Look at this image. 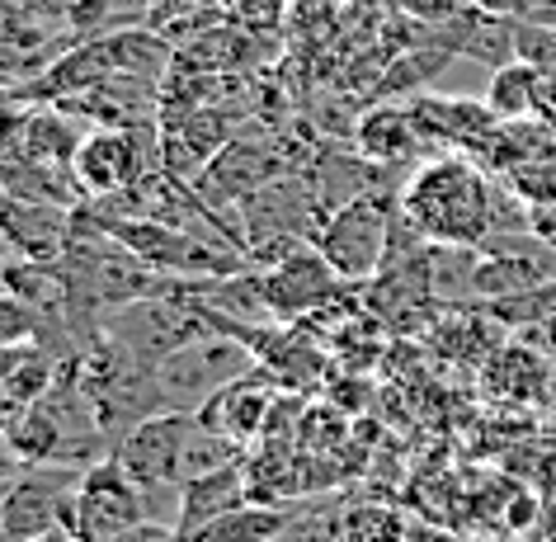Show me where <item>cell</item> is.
<instances>
[{"label": "cell", "mask_w": 556, "mask_h": 542, "mask_svg": "<svg viewBox=\"0 0 556 542\" xmlns=\"http://www.w3.org/2000/svg\"><path fill=\"white\" fill-rule=\"evenodd\" d=\"M396 207L429 245L481 250L495 231V175L467 151L425 156L401 185Z\"/></svg>", "instance_id": "6da1fadb"}, {"label": "cell", "mask_w": 556, "mask_h": 542, "mask_svg": "<svg viewBox=\"0 0 556 542\" xmlns=\"http://www.w3.org/2000/svg\"><path fill=\"white\" fill-rule=\"evenodd\" d=\"M250 368H260V358L250 354L241 340L222 336V330H207V336L185 344L179 354H170L165 364H156V387L165 396V411L199 415L222 387L245 378Z\"/></svg>", "instance_id": "7a4b0ae2"}, {"label": "cell", "mask_w": 556, "mask_h": 542, "mask_svg": "<svg viewBox=\"0 0 556 542\" xmlns=\"http://www.w3.org/2000/svg\"><path fill=\"white\" fill-rule=\"evenodd\" d=\"M392 217H396V199L364 193V199L340 203L321 222L312 245L321 250L326 264L344 283H368L387 264V250H392Z\"/></svg>", "instance_id": "3957f363"}, {"label": "cell", "mask_w": 556, "mask_h": 542, "mask_svg": "<svg viewBox=\"0 0 556 542\" xmlns=\"http://www.w3.org/2000/svg\"><path fill=\"white\" fill-rule=\"evenodd\" d=\"M142 519H151L142 486L123 471L114 453H104L100 463H90L80 471V486L72 495V509H66L62 528L76 542H114Z\"/></svg>", "instance_id": "277c9868"}, {"label": "cell", "mask_w": 556, "mask_h": 542, "mask_svg": "<svg viewBox=\"0 0 556 542\" xmlns=\"http://www.w3.org/2000/svg\"><path fill=\"white\" fill-rule=\"evenodd\" d=\"M283 175H302V161L288 156V147L278 142V137H231V142L203 165V175L193 179L189 189L199 193L207 207L227 213V207H241L250 193L269 189L274 179H283Z\"/></svg>", "instance_id": "5b68a950"}, {"label": "cell", "mask_w": 556, "mask_h": 542, "mask_svg": "<svg viewBox=\"0 0 556 542\" xmlns=\"http://www.w3.org/2000/svg\"><path fill=\"white\" fill-rule=\"evenodd\" d=\"M151 137L147 123H128V128H90L80 137L72 156V179L80 199H114L142 175L161 171V151H147L142 142Z\"/></svg>", "instance_id": "8992f818"}, {"label": "cell", "mask_w": 556, "mask_h": 542, "mask_svg": "<svg viewBox=\"0 0 556 542\" xmlns=\"http://www.w3.org/2000/svg\"><path fill=\"white\" fill-rule=\"evenodd\" d=\"M344 288L354 283H344L316 245H298L293 255L260 269V293H264V307H269V322H283V326H302L316 312L336 307L340 298H350Z\"/></svg>", "instance_id": "52a82bcc"}, {"label": "cell", "mask_w": 556, "mask_h": 542, "mask_svg": "<svg viewBox=\"0 0 556 542\" xmlns=\"http://www.w3.org/2000/svg\"><path fill=\"white\" fill-rule=\"evenodd\" d=\"M80 471L72 463H48V467H24L10 486H0V524L10 542H38L58 533L72 495L80 486Z\"/></svg>", "instance_id": "ba28073f"}, {"label": "cell", "mask_w": 556, "mask_h": 542, "mask_svg": "<svg viewBox=\"0 0 556 542\" xmlns=\"http://www.w3.org/2000/svg\"><path fill=\"white\" fill-rule=\"evenodd\" d=\"M189 429H193V415L156 411L114 443V457L123 463V471L142 486V495L179 491V457H185Z\"/></svg>", "instance_id": "9c48e42d"}, {"label": "cell", "mask_w": 556, "mask_h": 542, "mask_svg": "<svg viewBox=\"0 0 556 542\" xmlns=\"http://www.w3.org/2000/svg\"><path fill=\"white\" fill-rule=\"evenodd\" d=\"M274 406H278V378L269 368H250L245 378H236L231 387H222V392L207 401V406L199 411V420L250 449V443L264 439Z\"/></svg>", "instance_id": "30bf717a"}, {"label": "cell", "mask_w": 556, "mask_h": 542, "mask_svg": "<svg viewBox=\"0 0 556 542\" xmlns=\"http://www.w3.org/2000/svg\"><path fill=\"white\" fill-rule=\"evenodd\" d=\"M406 109H410L415 128H420V137L429 147L467 151V156L500 128L491 104L485 100H463V94H415Z\"/></svg>", "instance_id": "8fae6325"}, {"label": "cell", "mask_w": 556, "mask_h": 542, "mask_svg": "<svg viewBox=\"0 0 556 542\" xmlns=\"http://www.w3.org/2000/svg\"><path fill=\"white\" fill-rule=\"evenodd\" d=\"M354 151L372 165H387V171H415L429 142L415 128L406 104H378L354 123Z\"/></svg>", "instance_id": "7c38bea8"}, {"label": "cell", "mask_w": 556, "mask_h": 542, "mask_svg": "<svg viewBox=\"0 0 556 542\" xmlns=\"http://www.w3.org/2000/svg\"><path fill=\"white\" fill-rule=\"evenodd\" d=\"M72 213L76 207L10 199L5 217H0V245H5L10 255L58 264L62 250H66V236H72Z\"/></svg>", "instance_id": "4fadbf2b"}, {"label": "cell", "mask_w": 556, "mask_h": 542, "mask_svg": "<svg viewBox=\"0 0 556 542\" xmlns=\"http://www.w3.org/2000/svg\"><path fill=\"white\" fill-rule=\"evenodd\" d=\"M255 500V481H250V467L245 463H231L222 471H207V477H193L179 486V505H175V528L179 538H193L203 524H213L217 514H227L236 505Z\"/></svg>", "instance_id": "5bb4252c"}, {"label": "cell", "mask_w": 556, "mask_h": 542, "mask_svg": "<svg viewBox=\"0 0 556 542\" xmlns=\"http://www.w3.org/2000/svg\"><path fill=\"white\" fill-rule=\"evenodd\" d=\"M288 509L269 505V500H245L227 514H217L213 524H203L189 542H278L288 533Z\"/></svg>", "instance_id": "9a60e30c"}, {"label": "cell", "mask_w": 556, "mask_h": 542, "mask_svg": "<svg viewBox=\"0 0 556 542\" xmlns=\"http://www.w3.org/2000/svg\"><path fill=\"white\" fill-rule=\"evenodd\" d=\"M538 90H542V72L533 62L514 58L509 66H495L491 72L481 100L491 104V114L500 123H519V118H538Z\"/></svg>", "instance_id": "2e32d148"}, {"label": "cell", "mask_w": 556, "mask_h": 542, "mask_svg": "<svg viewBox=\"0 0 556 542\" xmlns=\"http://www.w3.org/2000/svg\"><path fill=\"white\" fill-rule=\"evenodd\" d=\"M495 378L505 382V396L533 401V396L547 392L552 368H547V358L538 350H528V344H505V350H495V358H491V382Z\"/></svg>", "instance_id": "e0dca14e"}, {"label": "cell", "mask_w": 556, "mask_h": 542, "mask_svg": "<svg viewBox=\"0 0 556 542\" xmlns=\"http://www.w3.org/2000/svg\"><path fill=\"white\" fill-rule=\"evenodd\" d=\"M43 330H52L48 316L0 283V350H43Z\"/></svg>", "instance_id": "ac0fdd59"}, {"label": "cell", "mask_w": 556, "mask_h": 542, "mask_svg": "<svg viewBox=\"0 0 556 542\" xmlns=\"http://www.w3.org/2000/svg\"><path fill=\"white\" fill-rule=\"evenodd\" d=\"M495 179H505L528 207H556V151L528 156V161H519L514 171L495 175Z\"/></svg>", "instance_id": "d6986e66"}, {"label": "cell", "mask_w": 556, "mask_h": 542, "mask_svg": "<svg viewBox=\"0 0 556 542\" xmlns=\"http://www.w3.org/2000/svg\"><path fill=\"white\" fill-rule=\"evenodd\" d=\"M114 542H185V538H179L175 519H142V524H132L128 533L114 538Z\"/></svg>", "instance_id": "ffe728a7"}, {"label": "cell", "mask_w": 556, "mask_h": 542, "mask_svg": "<svg viewBox=\"0 0 556 542\" xmlns=\"http://www.w3.org/2000/svg\"><path fill=\"white\" fill-rule=\"evenodd\" d=\"M20 471H24V463H20L15 443H10V429H0V486H10Z\"/></svg>", "instance_id": "44dd1931"}, {"label": "cell", "mask_w": 556, "mask_h": 542, "mask_svg": "<svg viewBox=\"0 0 556 542\" xmlns=\"http://www.w3.org/2000/svg\"><path fill=\"white\" fill-rule=\"evenodd\" d=\"M538 118L556 133V72H552V76H542V90H538Z\"/></svg>", "instance_id": "7402d4cb"}]
</instances>
